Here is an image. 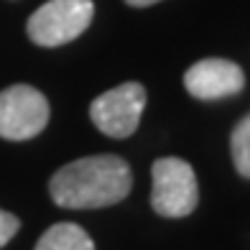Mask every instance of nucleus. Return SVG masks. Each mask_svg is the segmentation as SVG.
Instances as JSON below:
<instances>
[{
	"label": "nucleus",
	"instance_id": "nucleus-7",
	"mask_svg": "<svg viewBox=\"0 0 250 250\" xmlns=\"http://www.w3.org/2000/svg\"><path fill=\"white\" fill-rule=\"evenodd\" d=\"M33 250H95V243L74 222H59L39 237Z\"/></svg>",
	"mask_w": 250,
	"mask_h": 250
},
{
	"label": "nucleus",
	"instance_id": "nucleus-2",
	"mask_svg": "<svg viewBox=\"0 0 250 250\" xmlns=\"http://www.w3.org/2000/svg\"><path fill=\"white\" fill-rule=\"evenodd\" d=\"M153 189L151 207L161 217H187L199 204V184L197 174L187 161L174 156L158 158L151 168Z\"/></svg>",
	"mask_w": 250,
	"mask_h": 250
},
{
	"label": "nucleus",
	"instance_id": "nucleus-6",
	"mask_svg": "<svg viewBox=\"0 0 250 250\" xmlns=\"http://www.w3.org/2000/svg\"><path fill=\"white\" fill-rule=\"evenodd\" d=\"M184 87L199 100H222L237 95L245 87V74L235 62L202 59L191 64L184 74Z\"/></svg>",
	"mask_w": 250,
	"mask_h": 250
},
{
	"label": "nucleus",
	"instance_id": "nucleus-3",
	"mask_svg": "<svg viewBox=\"0 0 250 250\" xmlns=\"http://www.w3.org/2000/svg\"><path fill=\"white\" fill-rule=\"evenodd\" d=\"M92 18V0H49L28 18V39L46 49L62 46L82 36Z\"/></svg>",
	"mask_w": 250,
	"mask_h": 250
},
{
	"label": "nucleus",
	"instance_id": "nucleus-9",
	"mask_svg": "<svg viewBox=\"0 0 250 250\" xmlns=\"http://www.w3.org/2000/svg\"><path fill=\"white\" fill-rule=\"evenodd\" d=\"M18 227H21V220L16 217V214L0 209V248L13 240L16 232H18Z\"/></svg>",
	"mask_w": 250,
	"mask_h": 250
},
{
	"label": "nucleus",
	"instance_id": "nucleus-10",
	"mask_svg": "<svg viewBox=\"0 0 250 250\" xmlns=\"http://www.w3.org/2000/svg\"><path fill=\"white\" fill-rule=\"evenodd\" d=\"M130 8H148V5H153V3H161V0H125Z\"/></svg>",
	"mask_w": 250,
	"mask_h": 250
},
{
	"label": "nucleus",
	"instance_id": "nucleus-5",
	"mask_svg": "<svg viewBox=\"0 0 250 250\" xmlns=\"http://www.w3.org/2000/svg\"><path fill=\"white\" fill-rule=\"evenodd\" d=\"M143 107H146L143 84L125 82L107 89L105 95H100L89 107V115H92L97 130H102L110 138H128L138 128Z\"/></svg>",
	"mask_w": 250,
	"mask_h": 250
},
{
	"label": "nucleus",
	"instance_id": "nucleus-8",
	"mask_svg": "<svg viewBox=\"0 0 250 250\" xmlns=\"http://www.w3.org/2000/svg\"><path fill=\"white\" fill-rule=\"evenodd\" d=\"M230 153H232V164L237 168V174L250 179V115L235 125L232 138H230Z\"/></svg>",
	"mask_w": 250,
	"mask_h": 250
},
{
	"label": "nucleus",
	"instance_id": "nucleus-4",
	"mask_svg": "<svg viewBox=\"0 0 250 250\" xmlns=\"http://www.w3.org/2000/svg\"><path fill=\"white\" fill-rule=\"evenodd\" d=\"M49 100L28 84H13L0 92V138L28 141L46 128Z\"/></svg>",
	"mask_w": 250,
	"mask_h": 250
},
{
	"label": "nucleus",
	"instance_id": "nucleus-1",
	"mask_svg": "<svg viewBox=\"0 0 250 250\" xmlns=\"http://www.w3.org/2000/svg\"><path fill=\"white\" fill-rule=\"evenodd\" d=\"M130 168L120 156H87L62 166L49 181L51 199L64 209H100L130 194Z\"/></svg>",
	"mask_w": 250,
	"mask_h": 250
}]
</instances>
